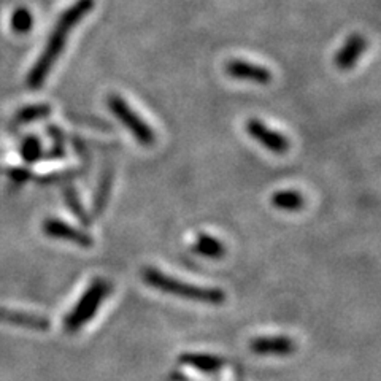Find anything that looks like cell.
I'll use <instances>...</instances> for the list:
<instances>
[{"label":"cell","instance_id":"obj_1","mask_svg":"<svg viewBox=\"0 0 381 381\" xmlns=\"http://www.w3.org/2000/svg\"><path fill=\"white\" fill-rule=\"evenodd\" d=\"M94 3V0H77L72 7H68L61 15V18L57 19L55 29L51 32L50 39H48L45 50H43L41 56L37 59L35 66L29 72L28 84L32 89L40 88L43 82H45L48 73H50L53 66H55L59 56H61L64 48H66L71 32L82 23L86 15L93 12Z\"/></svg>","mask_w":381,"mask_h":381},{"label":"cell","instance_id":"obj_2","mask_svg":"<svg viewBox=\"0 0 381 381\" xmlns=\"http://www.w3.org/2000/svg\"><path fill=\"white\" fill-rule=\"evenodd\" d=\"M142 277H143V281L147 283L148 286L158 289V291L164 294H169V296H175L185 300H192V302L210 304V305H219L226 300V294H224L223 289L185 283L153 267L143 268Z\"/></svg>","mask_w":381,"mask_h":381},{"label":"cell","instance_id":"obj_3","mask_svg":"<svg viewBox=\"0 0 381 381\" xmlns=\"http://www.w3.org/2000/svg\"><path fill=\"white\" fill-rule=\"evenodd\" d=\"M111 291L110 284L106 283L102 278H97L91 283V286L86 289L84 294L77 302V305L71 310V313L66 316L64 319V327H66L67 332H77L82 329V327L89 323L91 319L94 318L100 305L104 304Z\"/></svg>","mask_w":381,"mask_h":381},{"label":"cell","instance_id":"obj_4","mask_svg":"<svg viewBox=\"0 0 381 381\" xmlns=\"http://www.w3.org/2000/svg\"><path fill=\"white\" fill-rule=\"evenodd\" d=\"M106 105L111 113H113L122 126L136 137V140L143 147H151L156 140V133L147 121L132 109L127 102L118 94H111L106 99Z\"/></svg>","mask_w":381,"mask_h":381},{"label":"cell","instance_id":"obj_5","mask_svg":"<svg viewBox=\"0 0 381 381\" xmlns=\"http://www.w3.org/2000/svg\"><path fill=\"white\" fill-rule=\"evenodd\" d=\"M246 132L257 143L275 154H284L289 149V140L283 133L273 131L259 120H250L246 122Z\"/></svg>","mask_w":381,"mask_h":381},{"label":"cell","instance_id":"obj_6","mask_svg":"<svg viewBox=\"0 0 381 381\" xmlns=\"http://www.w3.org/2000/svg\"><path fill=\"white\" fill-rule=\"evenodd\" d=\"M43 232L48 237L71 241V243L82 246V248H91L94 245V240L88 232H84V230L78 227H73L72 224L61 221V219H46L43 223Z\"/></svg>","mask_w":381,"mask_h":381},{"label":"cell","instance_id":"obj_7","mask_svg":"<svg viewBox=\"0 0 381 381\" xmlns=\"http://www.w3.org/2000/svg\"><path fill=\"white\" fill-rule=\"evenodd\" d=\"M226 73L230 78L256 84H268L272 82V72L266 67L251 64L243 59H230L226 64Z\"/></svg>","mask_w":381,"mask_h":381},{"label":"cell","instance_id":"obj_8","mask_svg":"<svg viewBox=\"0 0 381 381\" xmlns=\"http://www.w3.org/2000/svg\"><path fill=\"white\" fill-rule=\"evenodd\" d=\"M250 350L261 356H267V354L288 356L296 351V342L286 335H262L250 342Z\"/></svg>","mask_w":381,"mask_h":381},{"label":"cell","instance_id":"obj_9","mask_svg":"<svg viewBox=\"0 0 381 381\" xmlns=\"http://www.w3.org/2000/svg\"><path fill=\"white\" fill-rule=\"evenodd\" d=\"M367 41L362 35L359 34H353L348 37V40L345 41L339 53L335 55V66L340 68V71H350L356 62L359 61V57L364 55L366 51Z\"/></svg>","mask_w":381,"mask_h":381},{"label":"cell","instance_id":"obj_10","mask_svg":"<svg viewBox=\"0 0 381 381\" xmlns=\"http://www.w3.org/2000/svg\"><path fill=\"white\" fill-rule=\"evenodd\" d=\"M180 362L203 373H216L226 366V361L221 356L208 353H185L180 356Z\"/></svg>","mask_w":381,"mask_h":381},{"label":"cell","instance_id":"obj_11","mask_svg":"<svg viewBox=\"0 0 381 381\" xmlns=\"http://www.w3.org/2000/svg\"><path fill=\"white\" fill-rule=\"evenodd\" d=\"M0 321L21 327H29V329L35 331H46L50 327V321L45 316H37L30 313H23V311H12L3 308H0Z\"/></svg>","mask_w":381,"mask_h":381},{"label":"cell","instance_id":"obj_12","mask_svg":"<svg viewBox=\"0 0 381 381\" xmlns=\"http://www.w3.org/2000/svg\"><path fill=\"white\" fill-rule=\"evenodd\" d=\"M192 250H194L197 254H201L203 257H210V259H221V257L226 254V246H224L218 239H214L208 234H198Z\"/></svg>","mask_w":381,"mask_h":381},{"label":"cell","instance_id":"obj_13","mask_svg":"<svg viewBox=\"0 0 381 381\" xmlns=\"http://www.w3.org/2000/svg\"><path fill=\"white\" fill-rule=\"evenodd\" d=\"M272 205L283 212H297L304 207V196L297 191H278L272 196Z\"/></svg>","mask_w":381,"mask_h":381},{"label":"cell","instance_id":"obj_14","mask_svg":"<svg viewBox=\"0 0 381 381\" xmlns=\"http://www.w3.org/2000/svg\"><path fill=\"white\" fill-rule=\"evenodd\" d=\"M111 185H113V178H111V171L105 170L104 175L100 176L97 191H95L94 196V213L100 214L105 210L106 202H109L110 197V191H111Z\"/></svg>","mask_w":381,"mask_h":381},{"label":"cell","instance_id":"obj_15","mask_svg":"<svg viewBox=\"0 0 381 381\" xmlns=\"http://www.w3.org/2000/svg\"><path fill=\"white\" fill-rule=\"evenodd\" d=\"M10 24H12V30H15L16 34H28L34 26V18H32L28 8H18L13 13Z\"/></svg>","mask_w":381,"mask_h":381},{"label":"cell","instance_id":"obj_16","mask_svg":"<svg viewBox=\"0 0 381 381\" xmlns=\"http://www.w3.org/2000/svg\"><path fill=\"white\" fill-rule=\"evenodd\" d=\"M51 111V106L50 105H45V104H40V105H30V106H26V109H23L18 113V116H16V121L18 122H29V121H34V120H40V118H45L50 115Z\"/></svg>","mask_w":381,"mask_h":381},{"label":"cell","instance_id":"obj_17","mask_svg":"<svg viewBox=\"0 0 381 381\" xmlns=\"http://www.w3.org/2000/svg\"><path fill=\"white\" fill-rule=\"evenodd\" d=\"M66 198H67L68 208H71V210L73 212L75 216H77L80 221L84 224V226H89L91 218L88 216V213H86L84 207L82 205V202H80L78 194L72 189V187H68V189L66 191Z\"/></svg>","mask_w":381,"mask_h":381},{"label":"cell","instance_id":"obj_18","mask_svg":"<svg viewBox=\"0 0 381 381\" xmlns=\"http://www.w3.org/2000/svg\"><path fill=\"white\" fill-rule=\"evenodd\" d=\"M40 142L37 140L35 137H29L28 140L23 143V148H21V156L28 160V162H35L37 159L40 158Z\"/></svg>","mask_w":381,"mask_h":381}]
</instances>
